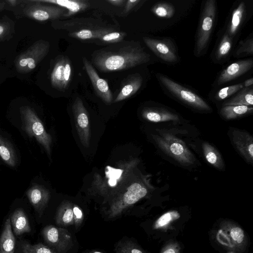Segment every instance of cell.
<instances>
[{
	"mask_svg": "<svg viewBox=\"0 0 253 253\" xmlns=\"http://www.w3.org/2000/svg\"><path fill=\"white\" fill-rule=\"evenodd\" d=\"M178 217V213L175 211H169L162 215L155 222V228H160L168 224L172 219Z\"/></svg>",
	"mask_w": 253,
	"mask_h": 253,
	"instance_id": "37",
	"label": "cell"
},
{
	"mask_svg": "<svg viewBox=\"0 0 253 253\" xmlns=\"http://www.w3.org/2000/svg\"><path fill=\"white\" fill-rule=\"evenodd\" d=\"M124 81L114 102L122 101L134 95L141 87L143 79L140 74L137 73L129 75Z\"/></svg>",
	"mask_w": 253,
	"mask_h": 253,
	"instance_id": "17",
	"label": "cell"
},
{
	"mask_svg": "<svg viewBox=\"0 0 253 253\" xmlns=\"http://www.w3.org/2000/svg\"><path fill=\"white\" fill-rule=\"evenodd\" d=\"M246 4L241 2L233 10L226 33L233 39L237 33L243 23L246 14Z\"/></svg>",
	"mask_w": 253,
	"mask_h": 253,
	"instance_id": "24",
	"label": "cell"
},
{
	"mask_svg": "<svg viewBox=\"0 0 253 253\" xmlns=\"http://www.w3.org/2000/svg\"><path fill=\"white\" fill-rule=\"evenodd\" d=\"M227 237H229L230 241L232 242L234 248L241 250L242 249L246 242V237L243 229L239 226L235 224L226 225Z\"/></svg>",
	"mask_w": 253,
	"mask_h": 253,
	"instance_id": "27",
	"label": "cell"
},
{
	"mask_svg": "<svg viewBox=\"0 0 253 253\" xmlns=\"http://www.w3.org/2000/svg\"><path fill=\"white\" fill-rule=\"evenodd\" d=\"M253 107L245 105L225 106L221 108L219 113L226 120H231L244 117L252 113Z\"/></svg>",
	"mask_w": 253,
	"mask_h": 253,
	"instance_id": "25",
	"label": "cell"
},
{
	"mask_svg": "<svg viewBox=\"0 0 253 253\" xmlns=\"http://www.w3.org/2000/svg\"><path fill=\"white\" fill-rule=\"evenodd\" d=\"M232 144L238 153L248 163H253V138L247 131L232 128L230 133Z\"/></svg>",
	"mask_w": 253,
	"mask_h": 253,
	"instance_id": "12",
	"label": "cell"
},
{
	"mask_svg": "<svg viewBox=\"0 0 253 253\" xmlns=\"http://www.w3.org/2000/svg\"><path fill=\"white\" fill-rule=\"evenodd\" d=\"M232 46V38L226 33L223 36L215 52V57L220 60L229 53Z\"/></svg>",
	"mask_w": 253,
	"mask_h": 253,
	"instance_id": "31",
	"label": "cell"
},
{
	"mask_svg": "<svg viewBox=\"0 0 253 253\" xmlns=\"http://www.w3.org/2000/svg\"><path fill=\"white\" fill-rule=\"evenodd\" d=\"M150 55L139 44H130L113 50L97 51L92 57L94 65L101 72L126 70L145 63Z\"/></svg>",
	"mask_w": 253,
	"mask_h": 253,
	"instance_id": "1",
	"label": "cell"
},
{
	"mask_svg": "<svg viewBox=\"0 0 253 253\" xmlns=\"http://www.w3.org/2000/svg\"><path fill=\"white\" fill-rule=\"evenodd\" d=\"M90 253H103L99 252V251H93L91 252Z\"/></svg>",
	"mask_w": 253,
	"mask_h": 253,
	"instance_id": "46",
	"label": "cell"
},
{
	"mask_svg": "<svg viewBox=\"0 0 253 253\" xmlns=\"http://www.w3.org/2000/svg\"><path fill=\"white\" fill-rule=\"evenodd\" d=\"M41 3H48L67 9L64 16L69 17L82 11L89 6L87 1L84 0H35Z\"/></svg>",
	"mask_w": 253,
	"mask_h": 253,
	"instance_id": "19",
	"label": "cell"
},
{
	"mask_svg": "<svg viewBox=\"0 0 253 253\" xmlns=\"http://www.w3.org/2000/svg\"><path fill=\"white\" fill-rule=\"evenodd\" d=\"M159 79L165 88L175 98L187 106L200 111L210 112V106L202 98L186 87L163 75Z\"/></svg>",
	"mask_w": 253,
	"mask_h": 253,
	"instance_id": "4",
	"label": "cell"
},
{
	"mask_svg": "<svg viewBox=\"0 0 253 253\" xmlns=\"http://www.w3.org/2000/svg\"><path fill=\"white\" fill-rule=\"evenodd\" d=\"M5 6V3L3 1H0V11L3 10Z\"/></svg>",
	"mask_w": 253,
	"mask_h": 253,
	"instance_id": "45",
	"label": "cell"
},
{
	"mask_svg": "<svg viewBox=\"0 0 253 253\" xmlns=\"http://www.w3.org/2000/svg\"><path fill=\"white\" fill-rule=\"evenodd\" d=\"M107 31L89 29H83L80 31L71 33L70 36L80 40H90L93 39H99Z\"/></svg>",
	"mask_w": 253,
	"mask_h": 253,
	"instance_id": "32",
	"label": "cell"
},
{
	"mask_svg": "<svg viewBox=\"0 0 253 253\" xmlns=\"http://www.w3.org/2000/svg\"><path fill=\"white\" fill-rule=\"evenodd\" d=\"M143 40L148 48L163 61L173 63L177 60L175 49L169 42L148 37H143Z\"/></svg>",
	"mask_w": 253,
	"mask_h": 253,
	"instance_id": "14",
	"label": "cell"
},
{
	"mask_svg": "<svg viewBox=\"0 0 253 253\" xmlns=\"http://www.w3.org/2000/svg\"><path fill=\"white\" fill-rule=\"evenodd\" d=\"M253 66L252 59L240 60L231 64L221 72L217 80V84H223L234 80L248 72Z\"/></svg>",
	"mask_w": 253,
	"mask_h": 253,
	"instance_id": "15",
	"label": "cell"
},
{
	"mask_svg": "<svg viewBox=\"0 0 253 253\" xmlns=\"http://www.w3.org/2000/svg\"><path fill=\"white\" fill-rule=\"evenodd\" d=\"M146 187L139 182L132 183L126 191L116 198L106 212L109 218L120 215L127 208L144 197L147 194Z\"/></svg>",
	"mask_w": 253,
	"mask_h": 253,
	"instance_id": "7",
	"label": "cell"
},
{
	"mask_svg": "<svg viewBox=\"0 0 253 253\" xmlns=\"http://www.w3.org/2000/svg\"><path fill=\"white\" fill-rule=\"evenodd\" d=\"M84 69L90 79L96 94L107 104H110L113 95L107 82L99 77L90 62L85 58L83 59Z\"/></svg>",
	"mask_w": 253,
	"mask_h": 253,
	"instance_id": "13",
	"label": "cell"
},
{
	"mask_svg": "<svg viewBox=\"0 0 253 253\" xmlns=\"http://www.w3.org/2000/svg\"><path fill=\"white\" fill-rule=\"evenodd\" d=\"M29 1L31 3L25 6L24 13L28 17L37 21L55 19L63 15L66 12V9L59 6L43 5L35 0Z\"/></svg>",
	"mask_w": 253,
	"mask_h": 253,
	"instance_id": "10",
	"label": "cell"
},
{
	"mask_svg": "<svg viewBox=\"0 0 253 253\" xmlns=\"http://www.w3.org/2000/svg\"><path fill=\"white\" fill-rule=\"evenodd\" d=\"M107 2L115 6H122L126 2V0H109Z\"/></svg>",
	"mask_w": 253,
	"mask_h": 253,
	"instance_id": "42",
	"label": "cell"
},
{
	"mask_svg": "<svg viewBox=\"0 0 253 253\" xmlns=\"http://www.w3.org/2000/svg\"><path fill=\"white\" fill-rule=\"evenodd\" d=\"M22 128L30 137H34L50 156L51 136L45 130L43 125L34 111L29 106L20 109Z\"/></svg>",
	"mask_w": 253,
	"mask_h": 253,
	"instance_id": "3",
	"label": "cell"
},
{
	"mask_svg": "<svg viewBox=\"0 0 253 253\" xmlns=\"http://www.w3.org/2000/svg\"><path fill=\"white\" fill-rule=\"evenodd\" d=\"M18 250L20 253H57L42 243L32 244L25 240L19 242Z\"/></svg>",
	"mask_w": 253,
	"mask_h": 253,
	"instance_id": "29",
	"label": "cell"
},
{
	"mask_svg": "<svg viewBox=\"0 0 253 253\" xmlns=\"http://www.w3.org/2000/svg\"><path fill=\"white\" fill-rule=\"evenodd\" d=\"M126 34L124 32H107L104 34L99 40L106 43H115L122 41Z\"/></svg>",
	"mask_w": 253,
	"mask_h": 253,
	"instance_id": "36",
	"label": "cell"
},
{
	"mask_svg": "<svg viewBox=\"0 0 253 253\" xmlns=\"http://www.w3.org/2000/svg\"><path fill=\"white\" fill-rule=\"evenodd\" d=\"M158 132L153 137L163 152L181 164L189 166L194 163V156L182 140L167 131L158 130Z\"/></svg>",
	"mask_w": 253,
	"mask_h": 253,
	"instance_id": "2",
	"label": "cell"
},
{
	"mask_svg": "<svg viewBox=\"0 0 253 253\" xmlns=\"http://www.w3.org/2000/svg\"><path fill=\"white\" fill-rule=\"evenodd\" d=\"M202 151L206 161L209 164L219 170L224 168L222 158L213 146L207 142H205L202 144Z\"/></svg>",
	"mask_w": 253,
	"mask_h": 253,
	"instance_id": "23",
	"label": "cell"
},
{
	"mask_svg": "<svg viewBox=\"0 0 253 253\" xmlns=\"http://www.w3.org/2000/svg\"><path fill=\"white\" fill-rule=\"evenodd\" d=\"M115 250L116 253H145L136 244L128 240L119 242Z\"/></svg>",
	"mask_w": 253,
	"mask_h": 253,
	"instance_id": "34",
	"label": "cell"
},
{
	"mask_svg": "<svg viewBox=\"0 0 253 253\" xmlns=\"http://www.w3.org/2000/svg\"><path fill=\"white\" fill-rule=\"evenodd\" d=\"M73 204L64 202L59 207L55 215V223L58 227H67L74 224Z\"/></svg>",
	"mask_w": 253,
	"mask_h": 253,
	"instance_id": "22",
	"label": "cell"
},
{
	"mask_svg": "<svg viewBox=\"0 0 253 253\" xmlns=\"http://www.w3.org/2000/svg\"><path fill=\"white\" fill-rule=\"evenodd\" d=\"M10 220L13 234L21 236L31 232V228L28 216L22 209H17L10 216Z\"/></svg>",
	"mask_w": 253,
	"mask_h": 253,
	"instance_id": "20",
	"label": "cell"
},
{
	"mask_svg": "<svg viewBox=\"0 0 253 253\" xmlns=\"http://www.w3.org/2000/svg\"><path fill=\"white\" fill-rule=\"evenodd\" d=\"M243 87V84H238L222 88L216 92L215 98L217 100L225 99L238 92Z\"/></svg>",
	"mask_w": 253,
	"mask_h": 253,
	"instance_id": "35",
	"label": "cell"
},
{
	"mask_svg": "<svg viewBox=\"0 0 253 253\" xmlns=\"http://www.w3.org/2000/svg\"><path fill=\"white\" fill-rule=\"evenodd\" d=\"M76 129L82 144L88 148L90 144V129L88 113L82 100L77 97L72 106Z\"/></svg>",
	"mask_w": 253,
	"mask_h": 253,
	"instance_id": "11",
	"label": "cell"
},
{
	"mask_svg": "<svg viewBox=\"0 0 253 253\" xmlns=\"http://www.w3.org/2000/svg\"><path fill=\"white\" fill-rule=\"evenodd\" d=\"M26 194L36 211L42 214L49 199V191L42 186L34 185L27 191Z\"/></svg>",
	"mask_w": 253,
	"mask_h": 253,
	"instance_id": "16",
	"label": "cell"
},
{
	"mask_svg": "<svg viewBox=\"0 0 253 253\" xmlns=\"http://www.w3.org/2000/svg\"><path fill=\"white\" fill-rule=\"evenodd\" d=\"M10 30V26L8 23L0 22V40L4 38Z\"/></svg>",
	"mask_w": 253,
	"mask_h": 253,
	"instance_id": "41",
	"label": "cell"
},
{
	"mask_svg": "<svg viewBox=\"0 0 253 253\" xmlns=\"http://www.w3.org/2000/svg\"><path fill=\"white\" fill-rule=\"evenodd\" d=\"M140 0H126L125 6L124 13H126L135 7L139 2H141Z\"/></svg>",
	"mask_w": 253,
	"mask_h": 253,
	"instance_id": "40",
	"label": "cell"
},
{
	"mask_svg": "<svg viewBox=\"0 0 253 253\" xmlns=\"http://www.w3.org/2000/svg\"><path fill=\"white\" fill-rule=\"evenodd\" d=\"M16 241L10 218L5 221L0 237V253H15Z\"/></svg>",
	"mask_w": 253,
	"mask_h": 253,
	"instance_id": "21",
	"label": "cell"
},
{
	"mask_svg": "<svg viewBox=\"0 0 253 253\" xmlns=\"http://www.w3.org/2000/svg\"><path fill=\"white\" fill-rule=\"evenodd\" d=\"M5 2H7L10 5L14 6L17 4L19 1L17 0H6Z\"/></svg>",
	"mask_w": 253,
	"mask_h": 253,
	"instance_id": "44",
	"label": "cell"
},
{
	"mask_svg": "<svg viewBox=\"0 0 253 253\" xmlns=\"http://www.w3.org/2000/svg\"><path fill=\"white\" fill-rule=\"evenodd\" d=\"M152 12L156 16L165 18H171L175 13L173 5L168 2H160L152 8Z\"/></svg>",
	"mask_w": 253,
	"mask_h": 253,
	"instance_id": "30",
	"label": "cell"
},
{
	"mask_svg": "<svg viewBox=\"0 0 253 253\" xmlns=\"http://www.w3.org/2000/svg\"><path fill=\"white\" fill-rule=\"evenodd\" d=\"M214 0H208L204 4L200 18L196 41V52L199 55L207 47L212 33L216 16Z\"/></svg>",
	"mask_w": 253,
	"mask_h": 253,
	"instance_id": "6",
	"label": "cell"
},
{
	"mask_svg": "<svg viewBox=\"0 0 253 253\" xmlns=\"http://www.w3.org/2000/svg\"><path fill=\"white\" fill-rule=\"evenodd\" d=\"M253 39L249 38L241 41L238 46L234 52L235 57H240L244 55H253Z\"/></svg>",
	"mask_w": 253,
	"mask_h": 253,
	"instance_id": "33",
	"label": "cell"
},
{
	"mask_svg": "<svg viewBox=\"0 0 253 253\" xmlns=\"http://www.w3.org/2000/svg\"><path fill=\"white\" fill-rule=\"evenodd\" d=\"M253 89L252 87L243 88L237 94L225 101L222 105L225 106L245 105L253 107Z\"/></svg>",
	"mask_w": 253,
	"mask_h": 253,
	"instance_id": "26",
	"label": "cell"
},
{
	"mask_svg": "<svg viewBox=\"0 0 253 253\" xmlns=\"http://www.w3.org/2000/svg\"><path fill=\"white\" fill-rule=\"evenodd\" d=\"M180 248L176 243L169 244L166 246L161 253H180Z\"/></svg>",
	"mask_w": 253,
	"mask_h": 253,
	"instance_id": "39",
	"label": "cell"
},
{
	"mask_svg": "<svg viewBox=\"0 0 253 253\" xmlns=\"http://www.w3.org/2000/svg\"><path fill=\"white\" fill-rule=\"evenodd\" d=\"M143 117L153 123L178 122L177 114L163 108H147L142 113Z\"/></svg>",
	"mask_w": 253,
	"mask_h": 253,
	"instance_id": "18",
	"label": "cell"
},
{
	"mask_svg": "<svg viewBox=\"0 0 253 253\" xmlns=\"http://www.w3.org/2000/svg\"><path fill=\"white\" fill-rule=\"evenodd\" d=\"M41 234L47 246L57 253H66L73 245L72 236L65 228L48 225L42 229Z\"/></svg>",
	"mask_w": 253,
	"mask_h": 253,
	"instance_id": "8",
	"label": "cell"
},
{
	"mask_svg": "<svg viewBox=\"0 0 253 253\" xmlns=\"http://www.w3.org/2000/svg\"><path fill=\"white\" fill-rule=\"evenodd\" d=\"M74 225L76 228H78L82 224L84 214L82 209L77 205H73V206Z\"/></svg>",
	"mask_w": 253,
	"mask_h": 253,
	"instance_id": "38",
	"label": "cell"
},
{
	"mask_svg": "<svg viewBox=\"0 0 253 253\" xmlns=\"http://www.w3.org/2000/svg\"><path fill=\"white\" fill-rule=\"evenodd\" d=\"M253 84V78H250L247 80H246L243 84V86L245 87H248L251 85H252Z\"/></svg>",
	"mask_w": 253,
	"mask_h": 253,
	"instance_id": "43",
	"label": "cell"
},
{
	"mask_svg": "<svg viewBox=\"0 0 253 253\" xmlns=\"http://www.w3.org/2000/svg\"><path fill=\"white\" fill-rule=\"evenodd\" d=\"M0 157L8 166L14 167L16 165L17 157L11 144L0 135Z\"/></svg>",
	"mask_w": 253,
	"mask_h": 253,
	"instance_id": "28",
	"label": "cell"
},
{
	"mask_svg": "<svg viewBox=\"0 0 253 253\" xmlns=\"http://www.w3.org/2000/svg\"><path fill=\"white\" fill-rule=\"evenodd\" d=\"M72 76V65L69 58L63 55L58 57L50 75L52 87L64 91L68 88Z\"/></svg>",
	"mask_w": 253,
	"mask_h": 253,
	"instance_id": "9",
	"label": "cell"
},
{
	"mask_svg": "<svg viewBox=\"0 0 253 253\" xmlns=\"http://www.w3.org/2000/svg\"><path fill=\"white\" fill-rule=\"evenodd\" d=\"M50 44L40 40L35 42L27 49L19 55L15 60L17 71L26 74L34 70L49 52Z\"/></svg>",
	"mask_w": 253,
	"mask_h": 253,
	"instance_id": "5",
	"label": "cell"
}]
</instances>
